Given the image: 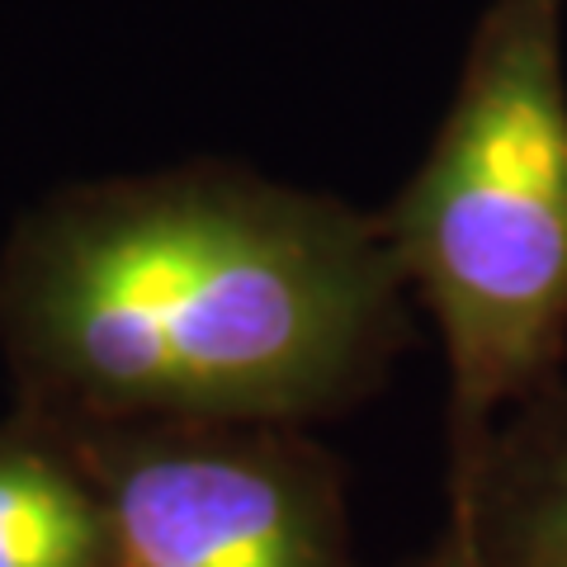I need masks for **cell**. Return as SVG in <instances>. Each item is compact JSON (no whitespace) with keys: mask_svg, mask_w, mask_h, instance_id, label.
<instances>
[{"mask_svg":"<svg viewBox=\"0 0 567 567\" xmlns=\"http://www.w3.org/2000/svg\"><path fill=\"white\" fill-rule=\"evenodd\" d=\"M445 502V535L483 567H567V374L496 421Z\"/></svg>","mask_w":567,"mask_h":567,"instance_id":"4","label":"cell"},{"mask_svg":"<svg viewBox=\"0 0 567 567\" xmlns=\"http://www.w3.org/2000/svg\"><path fill=\"white\" fill-rule=\"evenodd\" d=\"M567 0H487L431 152L379 213L450 369L445 487L567 360Z\"/></svg>","mask_w":567,"mask_h":567,"instance_id":"2","label":"cell"},{"mask_svg":"<svg viewBox=\"0 0 567 567\" xmlns=\"http://www.w3.org/2000/svg\"><path fill=\"white\" fill-rule=\"evenodd\" d=\"M0 567H110V506L48 440H0Z\"/></svg>","mask_w":567,"mask_h":567,"instance_id":"5","label":"cell"},{"mask_svg":"<svg viewBox=\"0 0 567 567\" xmlns=\"http://www.w3.org/2000/svg\"><path fill=\"white\" fill-rule=\"evenodd\" d=\"M91 473L110 567H360L346 468L303 425H133Z\"/></svg>","mask_w":567,"mask_h":567,"instance_id":"3","label":"cell"},{"mask_svg":"<svg viewBox=\"0 0 567 567\" xmlns=\"http://www.w3.org/2000/svg\"><path fill=\"white\" fill-rule=\"evenodd\" d=\"M402 567H483L464 544H454L450 535H440V544L431 548V554H421V558H412V563H402Z\"/></svg>","mask_w":567,"mask_h":567,"instance_id":"6","label":"cell"},{"mask_svg":"<svg viewBox=\"0 0 567 567\" xmlns=\"http://www.w3.org/2000/svg\"><path fill=\"white\" fill-rule=\"evenodd\" d=\"M406 303L379 213L233 166L62 213L20 275L33 364L118 431H312L383 383Z\"/></svg>","mask_w":567,"mask_h":567,"instance_id":"1","label":"cell"}]
</instances>
